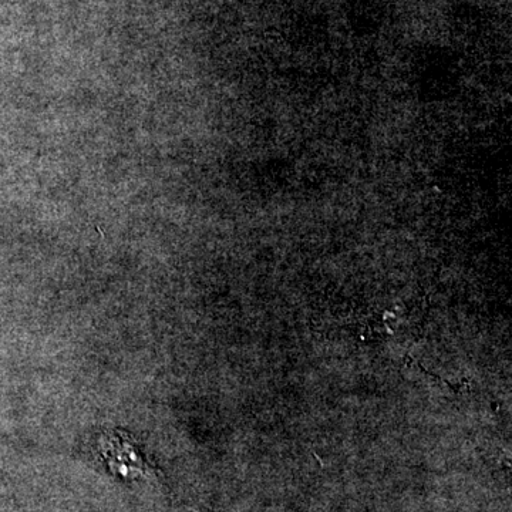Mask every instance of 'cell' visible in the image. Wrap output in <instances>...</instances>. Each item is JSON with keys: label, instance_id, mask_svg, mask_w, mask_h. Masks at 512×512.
Returning <instances> with one entry per match:
<instances>
[{"label": "cell", "instance_id": "cell-1", "mask_svg": "<svg viewBox=\"0 0 512 512\" xmlns=\"http://www.w3.org/2000/svg\"><path fill=\"white\" fill-rule=\"evenodd\" d=\"M99 450L114 474L123 477H138L150 471L136 441L123 430L107 431L100 437Z\"/></svg>", "mask_w": 512, "mask_h": 512}]
</instances>
